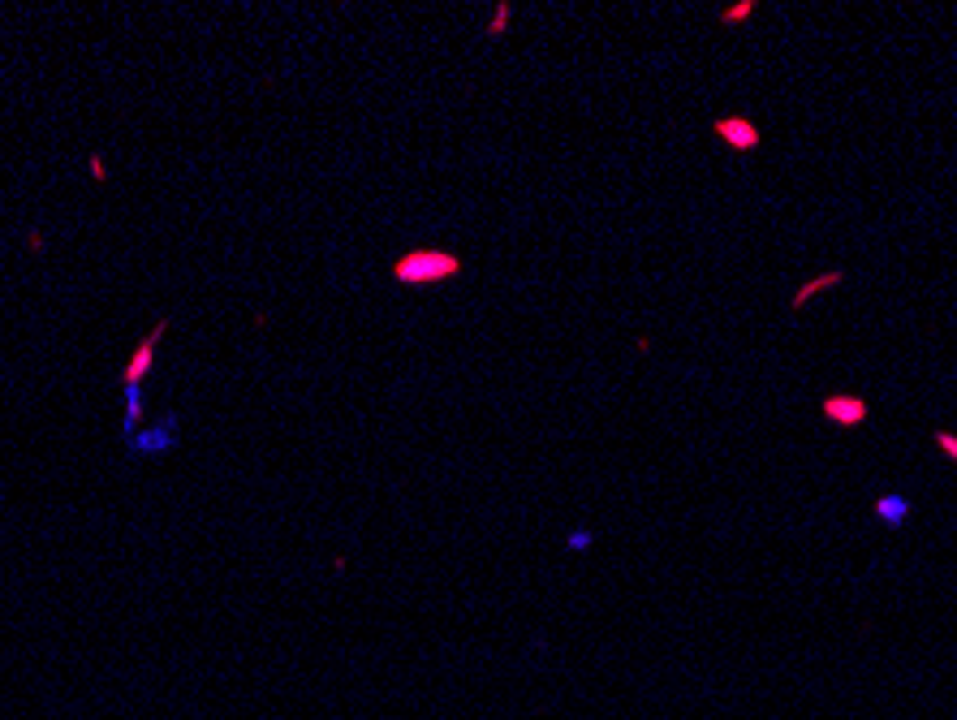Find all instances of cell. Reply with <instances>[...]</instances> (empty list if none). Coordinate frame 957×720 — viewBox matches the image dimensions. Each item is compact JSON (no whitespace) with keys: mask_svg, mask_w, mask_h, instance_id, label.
<instances>
[{"mask_svg":"<svg viewBox=\"0 0 957 720\" xmlns=\"http://www.w3.org/2000/svg\"><path fill=\"white\" fill-rule=\"evenodd\" d=\"M462 276V259L453 251H406L397 263H392V281L397 285H440V281H453Z\"/></svg>","mask_w":957,"mask_h":720,"instance_id":"6da1fadb","label":"cell"},{"mask_svg":"<svg viewBox=\"0 0 957 720\" xmlns=\"http://www.w3.org/2000/svg\"><path fill=\"white\" fill-rule=\"evenodd\" d=\"M712 134L721 138L729 152H738V156L759 152V143H763V130L755 125V117H742V113H724V117H716L712 121Z\"/></svg>","mask_w":957,"mask_h":720,"instance_id":"7a4b0ae2","label":"cell"},{"mask_svg":"<svg viewBox=\"0 0 957 720\" xmlns=\"http://www.w3.org/2000/svg\"><path fill=\"white\" fill-rule=\"evenodd\" d=\"M820 410H824V419H828L833 428H841V431H854V428H862V423L871 419V406L862 402L859 392H828Z\"/></svg>","mask_w":957,"mask_h":720,"instance_id":"3957f363","label":"cell"},{"mask_svg":"<svg viewBox=\"0 0 957 720\" xmlns=\"http://www.w3.org/2000/svg\"><path fill=\"white\" fill-rule=\"evenodd\" d=\"M837 285H845V268H828V272H820V276H811V281H802V290L798 293H789V311H802L815 293H824V290H837Z\"/></svg>","mask_w":957,"mask_h":720,"instance_id":"277c9868","label":"cell"},{"mask_svg":"<svg viewBox=\"0 0 957 720\" xmlns=\"http://www.w3.org/2000/svg\"><path fill=\"white\" fill-rule=\"evenodd\" d=\"M876 518L884 526L901 531V526H906V518H910V501H906V496H897V492H884V496H876Z\"/></svg>","mask_w":957,"mask_h":720,"instance_id":"5b68a950","label":"cell"},{"mask_svg":"<svg viewBox=\"0 0 957 720\" xmlns=\"http://www.w3.org/2000/svg\"><path fill=\"white\" fill-rule=\"evenodd\" d=\"M160 332H164V319H160V328L152 332V337H147V341H143V346H138L134 363H130V367H125V389H134L138 380H143V375H147V367H152V350H156Z\"/></svg>","mask_w":957,"mask_h":720,"instance_id":"8992f818","label":"cell"},{"mask_svg":"<svg viewBox=\"0 0 957 720\" xmlns=\"http://www.w3.org/2000/svg\"><path fill=\"white\" fill-rule=\"evenodd\" d=\"M750 18H755V0H738V5L721 9V26H742Z\"/></svg>","mask_w":957,"mask_h":720,"instance_id":"52a82bcc","label":"cell"},{"mask_svg":"<svg viewBox=\"0 0 957 720\" xmlns=\"http://www.w3.org/2000/svg\"><path fill=\"white\" fill-rule=\"evenodd\" d=\"M936 445L944 448V453H949V457L957 462V436H949V431H936Z\"/></svg>","mask_w":957,"mask_h":720,"instance_id":"ba28073f","label":"cell"},{"mask_svg":"<svg viewBox=\"0 0 957 720\" xmlns=\"http://www.w3.org/2000/svg\"><path fill=\"white\" fill-rule=\"evenodd\" d=\"M509 26V9H496V18H492V26H488V35H501Z\"/></svg>","mask_w":957,"mask_h":720,"instance_id":"9c48e42d","label":"cell"}]
</instances>
